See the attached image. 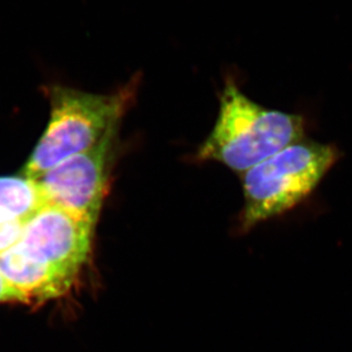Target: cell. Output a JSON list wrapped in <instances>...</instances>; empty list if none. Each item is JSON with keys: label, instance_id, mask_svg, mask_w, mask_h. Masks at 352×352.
<instances>
[{"label": "cell", "instance_id": "obj_1", "mask_svg": "<svg viewBox=\"0 0 352 352\" xmlns=\"http://www.w3.org/2000/svg\"><path fill=\"white\" fill-rule=\"evenodd\" d=\"M140 77L109 94H93L75 88H47L51 105L44 134L24 166V177L37 179L70 157L91 149L113 132L135 100Z\"/></svg>", "mask_w": 352, "mask_h": 352}, {"label": "cell", "instance_id": "obj_2", "mask_svg": "<svg viewBox=\"0 0 352 352\" xmlns=\"http://www.w3.org/2000/svg\"><path fill=\"white\" fill-rule=\"evenodd\" d=\"M303 135L301 116L264 108L230 80L221 94L217 122L198 158L219 162L241 175Z\"/></svg>", "mask_w": 352, "mask_h": 352}, {"label": "cell", "instance_id": "obj_3", "mask_svg": "<svg viewBox=\"0 0 352 352\" xmlns=\"http://www.w3.org/2000/svg\"><path fill=\"white\" fill-rule=\"evenodd\" d=\"M338 158L339 153L331 144L302 139L241 174L243 226L251 229L298 206Z\"/></svg>", "mask_w": 352, "mask_h": 352}, {"label": "cell", "instance_id": "obj_4", "mask_svg": "<svg viewBox=\"0 0 352 352\" xmlns=\"http://www.w3.org/2000/svg\"><path fill=\"white\" fill-rule=\"evenodd\" d=\"M117 133L34 179L45 203L68 210L95 227L108 189Z\"/></svg>", "mask_w": 352, "mask_h": 352}, {"label": "cell", "instance_id": "obj_5", "mask_svg": "<svg viewBox=\"0 0 352 352\" xmlns=\"http://www.w3.org/2000/svg\"><path fill=\"white\" fill-rule=\"evenodd\" d=\"M94 230L80 217L46 204L25 222L19 245L31 258L75 280L91 253Z\"/></svg>", "mask_w": 352, "mask_h": 352}, {"label": "cell", "instance_id": "obj_6", "mask_svg": "<svg viewBox=\"0 0 352 352\" xmlns=\"http://www.w3.org/2000/svg\"><path fill=\"white\" fill-rule=\"evenodd\" d=\"M0 274L31 302H45L68 292L74 279L31 258L17 244L0 254Z\"/></svg>", "mask_w": 352, "mask_h": 352}, {"label": "cell", "instance_id": "obj_7", "mask_svg": "<svg viewBox=\"0 0 352 352\" xmlns=\"http://www.w3.org/2000/svg\"><path fill=\"white\" fill-rule=\"evenodd\" d=\"M44 197L37 182L27 177H0V215L27 222L41 207Z\"/></svg>", "mask_w": 352, "mask_h": 352}, {"label": "cell", "instance_id": "obj_8", "mask_svg": "<svg viewBox=\"0 0 352 352\" xmlns=\"http://www.w3.org/2000/svg\"><path fill=\"white\" fill-rule=\"evenodd\" d=\"M24 224L22 221L0 215V254L20 243Z\"/></svg>", "mask_w": 352, "mask_h": 352}, {"label": "cell", "instance_id": "obj_9", "mask_svg": "<svg viewBox=\"0 0 352 352\" xmlns=\"http://www.w3.org/2000/svg\"><path fill=\"white\" fill-rule=\"evenodd\" d=\"M0 302H23L28 300L22 293L15 289L8 281L0 274Z\"/></svg>", "mask_w": 352, "mask_h": 352}]
</instances>
